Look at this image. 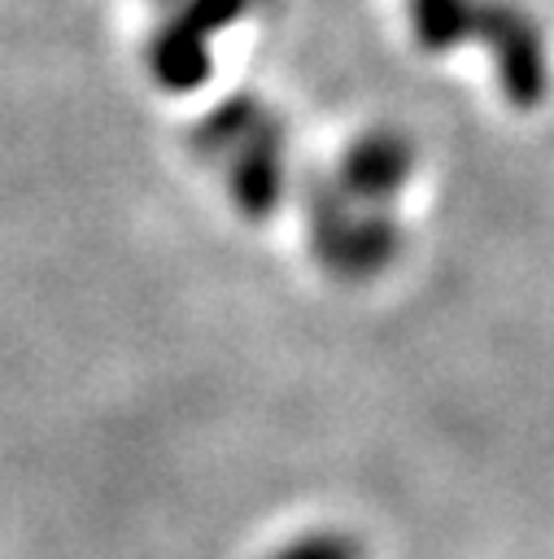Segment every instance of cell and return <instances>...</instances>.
<instances>
[{
	"mask_svg": "<svg viewBox=\"0 0 554 559\" xmlns=\"http://www.w3.org/2000/svg\"><path fill=\"white\" fill-rule=\"evenodd\" d=\"M414 39L427 52H454L462 44H484L502 92L528 109L550 83L545 35L528 9L515 0H406Z\"/></svg>",
	"mask_w": 554,
	"mask_h": 559,
	"instance_id": "1",
	"label": "cell"
},
{
	"mask_svg": "<svg viewBox=\"0 0 554 559\" xmlns=\"http://www.w3.org/2000/svg\"><path fill=\"white\" fill-rule=\"evenodd\" d=\"M192 144L201 162L218 170L240 214L249 218L275 214L284 197V179H288V135H284L279 114L266 100L257 96L222 100L196 122Z\"/></svg>",
	"mask_w": 554,
	"mask_h": 559,
	"instance_id": "2",
	"label": "cell"
},
{
	"mask_svg": "<svg viewBox=\"0 0 554 559\" xmlns=\"http://www.w3.org/2000/svg\"><path fill=\"white\" fill-rule=\"evenodd\" d=\"M310 245L314 258L349 284H362L380 275L397 249H401V227L393 218V205H375L366 197L345 192L332 175L310 183Z\"/></svg>",
	"mask_w": 554,
	"mask_h": 559,
	"instance_id": "3",
	"label": "cell"
},
{
	"mask_svg": "<svg viewBox=\"0 0 554 559\" xmlns=\"http://www.w3.org/2000/svg\"><path fill=\"white\" fill-rule=\"evenodd\" d=\"M166 17L148 39V70L161 87L188 92L209 74L214 35L257 13L266 0H161Z\"/></svg>",
	"mask_w": 554,
	"mask_h": 559,
	"instance_id": "4",
	"label": "cell"
},
{
	"mask_svg": "<svg viewBox=\"0 0 554 559\" xmlns=\"http://www.w3.org/2000/svg\"><path fill=\"white\" fill-rule=\"evenodd\" d=\"M410 175H414V148L406 135H397L388 127L358 135L332 166V179L345 192L366 197L375 205H393L401 197V188L410 183Z\"/></svg>",
	"mask_w": 554,
	"mask_h": 559,
	"instance_id": "5",
	"label": "cell"
},
{
	"mask_svg": "<svg viewBox=\"0 0 554 559\" xmlns=\"http://www.w3.org/2000/svg\"><path fill=\"white\" fill-rule=\"evenodd\" d=\"M270 559H362V542L345 528H314L284 542Z\"/></svg>",
	"mask_w": 554,
	"mask_h": 559,
	"instance_id": "6",
	"label": "cell"
}]
</instances>
